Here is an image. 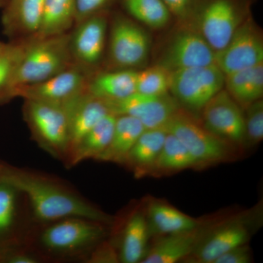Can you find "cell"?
Returning <instances> with one entry per match:
<instances>
[{
    "mask_svg": "<svg viewBox=\"0 0 263 263\" xmlns=\"http://www.w3.org/2000/svg\"><path fill=\"white\" fill-rule=\"evenodd\" d=\"M8 263H36L37 259L26 252H15L8 254L4 259Z\"/></svg>",
    "mask_w": 263,
    "mask_h": 263,
    "instance_id": "37",
    "label": "cell"
},
{
    "mask_svg": "<svg viewBox=\"0 0 263 263\" xmlns=\"http://www.w3.org/2000/svg\"><path fill=\"white\" fill-rule=\"evenodd\" d=\"M4 1H5V0H0V5L3 4V3Z\"/></svg>",
    "mask_w": 263,
    "mask_h": 263,
    "instance_id": "39",
    "label": "cell"
},
{
    "mask_svg": "<svg viewBox=\"0 0 263 263\" xmlns=\"http://www.w3.org/2000/svg\"><path fill=\"white\" fill-rule=\"evenodd\" d=\"M1 174H2V172H1V173H0V176H1Z\"/></svg>",
    "mask_w": 263,
    "mask_h": 263,
    "instance_id": "40",
    "label": "cell"
},
{
    "mask_svg": "<svg viewBox=\"0 0 263 263\" xmlns=\"http://www.w3.org/2000/svg\"><path fill=\"white\" fill-rule=\"evenodd\" d=\"M105 234L103 224L80 217L60 219L41 235L46 248L56 252H72L94 245Z\"/></svg>",
    "mask_w": 263,
    "mask_h": 263,
    "instance_id": "10",
    "label": "cell"
},
{
    "mask_svg": "<svg viewBox=\"0 0 263 263\" xmlns=\"http://www.w3.org/2000/svg\"><path fill=\"white\" fill-rule=\"evenodd\" d=\"M119 260V256L108 245L100 246L90 259L91 262H117Z\"/></svg>",
    "mask_w": 263,
    "mask_h": 263,
    "instance_id": "35",
    "label": "cell"
},
{
    "mask_svg": "<svg viewBox=\"0 0 263 263\" xmlns=\"http://www.w3.org/2000/svg\"><path fill=\"white\" fill-rule=\"evenodd\" d=\"M7 46H8V43L0 42V51H3Z\"/></svg>",
    "mask_w": 263,
    "mask_h": 263,
    "instance_id": "38",
    "label": "cell"
},
{
    "mask_svg": "<svg viewBox=\"0 0 263 263\" xmlns=\"http://www.w3.org/2000/svg\"><path fill=\"white\" fill-rule=\"evenodd\" d=\"M245 135L243 146L258 144L263 139V102L258 100L247 107L245 114Z\"/></svg>",
    "mask_w": 263,
    "mask_h": 263,
    "instance_id": "31",
    "label": "cell"
},
{
    "mask_svg": "<svg viewBox=\"0 0 263 263\" xmlns=\"http://www.w3.org/2000/svg\"><path fill=\"white\" fill-rule=\"evenodd\" d=\"M197 167V161L186 147L167 133L152 174H168Z\"/></svg>",
    "mask_w": 263,
    "mask_h": 263,
    "instance_id": "27",
    "label": "cell"
},
{
    "mask_svg": "<svg viewBox=\"0 0 263 263\" xmlns=\"http://www.w3.org/2000/svg\"><path fill=\"white\" fill-rule=\"evenodd\" d=\"M239 26V15L229 0H214L200 15V34L215 53L226 47Z\"/></svg>",
    "mask_w": 263,
    "mask_h": 263,
    "instance_id": "15",
    "label": "cell"
},
{
    "mask_svg": "<svg viewBox=\"0 0 263 263\" xmlns=\"http://www.w3.org/2000/svg\"><path fill=\"white\" fill-rule=\"evenodd\" d=\"M105 102L110 113L136 118L146 129L163 127L179 109L177 100L168 93L155 96L136 91L125 98Z\"/></svg>",
    "mask_w": 263,
    "mask_h": 263,
    "instance_id": "7",
    "label": "cell"
},
{
    "mask_svg": "<svg viewBox=\"0 0 263 263\" xmlns=\"http://www.w3.org/2000/svg\"><path fill=\"white\" fill-rule=\"evenodd\" d=\"M124 5L132 16L152 28H162L171 18L162 0H124Z\"/></svg>",
    "mask_w": 263,
    "mask_h": 263,
    "instance_id": "28",
    "label": "cell"
},
{
    "mask_svg": "<svg viewBox=\"0 0 263 263\" xmlns=\"http://www.w3.org/2000/svg\"><path fill=\"white\" fill-rule=\"evenodd\" d=\"M151 230L146 216L136 212L129 218L123 233L119 260L124 263L141 262L148 250Z\"/></svg>",
    "mask_w": 263,
    "mask_h": 263,
    "instance_id": "23",
    "label": "cell"
},
{
    "mask_svg": "<svg viewBox=\"0 0 263 263\" xmlns=\"http://www.w3.org/2000/svg\"><path fill=\"white\" fill-rule=\"evenodd\" d=\"M15 190L0 181V234L8 231L14 221Z\"/></svg>",
    "mask_w": 263,
    "mask_h": 263,
    "instance_id": "32",
    "label": "cell"
},
{
    "mask_svg": "<svg viewBox=\"0 0 263 263\" xmlns=\"http://www.w3.org/2000/svg\"><path fill=\"white\" fill-rule=\"evenodd\" d=\"M24 115L41 147L55 157L67 159L70 135L65 105L24 100Z\"/></svg>",
    "mask_w": 263,
    "mask_h": 263,
    "instance_id": "3",
    "label": "cell"
},
{
    "mask_svg": "<svg viewBox=\"0 0 263 263\" xmlns=\"http://www.w3.org/2000/svg\"><path fill=\"white\" fill-rule=\"evenodd\" d=\"M176 137L197 161L198 167L231 159L236 148L208 131L179 108L162 127Z\"/></svg>",
    "mask_w": 263,
    "mask_h": 263,
    "instance_id": "4",
    "label": "cell"
},
{
    "mask_svg": "<svg viewBox=\"0 0 263 263\" xmlns=\"http://www.w3.org/2000/svg\"><path fill=\"white\" fill-rule=\"evenodd\" d=\"M70 34L30 38L10 83V98L21 88L47 80L74 65Z\"/></svg>",
    "mask_w": 263,
    "mask_h": 263,
    "instance_id": "2",
    "label": "cell"
},
{
    "mask_svg": "<svg viewBox=\"0 0 263 263\" xmlns=\"http://www.w3.org/2000/svg\"><path fill=\"white\" fill-rule=\"evenodd\" d=\"M162 2L170 13L178 17H183L187 14L191 0H162Z\"/></svg>",
    "mask_w": 263,
    "mask_h": 263,
    "instance_id": "36",
    "label": "cell"
},
{
    "mask_svg": "<svg viewBox=\"0 0 263 263\" xmlns=\"http://www.w3.org/2000/svg\"><path fill=\"white\" fill-rule=\"evenodd\" d=\"M63 105L67 110L69 120L68 157L83 138L110 112L104 100L93 96L87 91Z\"/></svg>",
    "mask_w": 263,
    "mask_h": 263,
    "instance_id": "16",
    "label": "cell"
},
{
    "mask_svg": "<svg viewBox=\"0 0 263 263\" xmlns=\"http://www.w3.org/2000/svg\"><path fill=\"white\" fill-rule=\"evenodd\" d=\"M145 130L146 128L136 118L117 116L110 144L96 160L124 164L129 151Z\"/></svg>",
    "mask_w": 263,
    "mask_h": 263,
    "instance_id": "20",
    "label": "cell"
},
{
    "mask_svg": "<svg viewBox=\"0 0 263 263\" xmlns=\"http://www.w3.org/2000/svg\"><path fill=\"white\" fill-rule=\"evenodd\" d=\"M146 218L151 231L165 235L188 231L202 224L201 221L160 202H152L148 205Z\"/></svg>",
    "mask_w": 263,
    "mask_h": 263,
    "instance_id": "25",
    "label": "cell"
},
{
    "mask_svg": "<svg viewBox=\"0 0 263 263\" xmlns=\"http://www.w3.org/2000/svg\"><path fill=\"white\" fill-rule=\"evenodd\" d=\"M203 127L232 146L243 147L245 114L226 90H221L202 109Z\"/></svg>",
    "mask_w": 263,
    "mask_h": 263,
    "instance_id": "6",
    "label": "cell"
},
{
    "mask_svg": "<svg viewBox=\"0 0 263 263\" xmlns=\"http://www.w3.org/2000/svg\"><path fill=\"white\" fill-rule=\"evenodd\" d=\"M89 79V71L74 64L47 80L21 88L15 97L65 105L86 91Z\"/></svg>",
    "mask_w": 263,
    "mask_h": 263,
    "instance_id": "8",
    "label": "cell"
},
{
    "mask_svg": "<svg viewBox=\"0 0 263 263\" xmlns=\"http://www.w3.org/2000/svg\"><path fill=\"white\" fill-rule=\"evenodd\" d=\"M251 233L252 228L247 216H238L219 224L214 223L193 253L184 259L185 262L213 263L230 249L246 245Z\"/></svg>",
    "mask_w": 263,
    "mask_h": 263,
    "instance_id": "9",
    "label": "cell"
},
{
    "mask_svg": "<svg viewBox=\"0 0 263 263\" xmlns=\"http://www.w3.org/2000/svg\"><path fill=\"white\" fill-rule=\"evenodd\" d=\"M171 71L157 65L137 74L136 91L143 94L160 96L167 94Z\"/></svg>",
    "mask_w": 263,
    "mask_h": 263,
    "instance_id": "30",
    "label": "cell"
},
{
    "mask_svg": "<svg viewBox=\"0 0 263 263\" xmlns=\"http://www.w3.org/2000/svg\"><path fill=\"white\" fill-rule=\"evenodd\" d=\"M202 224L193 230L161 238L149 249L141 263H175L184 260L197 248L214 223Z\"/></svg>",
    "mask_w": 263,
    "mask_h": 263,
    "instance_id": "17",
    "label": "cell"
},
{
    "mask_svg": "<svg viewBox=\"0 0 263 263\" xmlns=\"http://www.w3.org/2000/svg\"><path fill=\"white\" fill-rule=\"evenodd\" d=\"M226 76L215 65L171 71L169 91L190 110H201L224 86Z\"/></svg>",
    "mask_w": 263,
    "mask_h": 263,
    "instance_id": "5",
    "label": "cell"
},
{
    "mask_svg": "<svg viewBox=\"0 0 263 263\" xmlns=\"http://www.w3.org/2000/svg\"><path fill=\"white\" fill-rule=\"evenodd\" d=\"M167 135L162 127L146 129L129 151L124 164L138 176L152 174Z\"/></svg>",
    "mask_w": 263,
    "mask_h": 263,
    "instance_id": "19",
    "label": "cell"
},
{
    "mask_svg": "<svg viewBox=\"0 0 263 263\" xmlns=\"http://www.w3.org/2000/svg\"><path fill=\"white\" fill-rule=\"evenodd\" d=\"M0 181L23 193L39 220L54 221L80 217L102 224L112 221L110 216L84 199L37 175L21 170H7L2 173Z\"/></svg>",
    "mask_w": 263,
    "mask_h": 263,
    "instance_id": "1",
    "label": "cell"
},
{
    "mask_svg": "<svg viewBox=\"0 0 263 263\" xmlns=\"http://www.w3.org/2000/svg\"><path fill=\"white\" fill-rule=\"evenodd\" d=\"M148 34L136 23L124 18L114 22L109 51L112 62L124 69L138 67L146 61L149 53Z\"/></svg>",
    "mask_w": 263,
    "mask_h": 263,
    "instance_id": "11",
    "label": "cell"
},
{
    "mask_svg": "<svg viewBox=\"0 0 263 263\" xmlns=\"http://www.w3.org/2000/svg\"><path fill=\"white\" fill-rule=\"evenodd\" d=\"M44 0H9L3 16L5 32L18 40L35 37L41 29Z\"/></svg>",
    "mask_w": 263,
    "mask_h": 263,
    "instance_id": "18",
    "label": "cell"
},
{
    "mask_svg": "<svg viewBox=\"0 0 263 263\" xmlns=\"http://www.w3.org/2000/svg\"><path fill=\"white\" fill-rule=\"evenodd\" d=\"M226 91L241 106L260 100L263 95V63L226 76Z\"/></svg>",
    "mask_w": 263,
    "mask_h": 263,
    "instance_id": "24",
    "label": "cell"
},
{
    "mask_svg": "<svg viewBox=\"0 0 263 263\" xmlns=\"http://www.w3.org/2000/svg\"><path fill=\"white\" fill-rule=\"evenodd\" d=\"M109 0H76V24L100 13Z\"/></svg>",
    "mask_w": 263,
    "mask_h": 263,
    "instance_id": "33",
    "label": "cell"
},
{
    "mask_svg": "<svg viewBox=\"0 0 263 263\" xmlns=\"http://www.w3.org/2000/svg\"><path fill=\"white\" fill-rule=\"evenodd\" d=\"M76 22V0H44L42 24L35 37L70 32Z\"/></svg>",
    "mask_w": 263,
    "mask_h": 263,
    "instance_id": "26",
    "label": "cell"
},
{
    "mask_svg": "<svg viewBox=\"0 0 263 263\" xmlns=\"http://www.w3.org/2000/svg\"><path fill=\"white\" fill-rule=\"evenodd\" d=\"M251 260L252 253L250 248L246 243L221 254L213 263H249Z\"/></svg>",
    "mask_w": 263,
    "mask_h": 263,
    "instance_id": "34",
    "label": "cell"
},
{
    "mask_svg": "<svg viewBox=\"0 0 263 263\" xmlns=\"http://www.w3.org/2000/svg\"><path fill=\"white\" fill-rule=\"evenodd\" d=\"M108 22L101 13L76 24L70 34V50L76 65L89 71L98 65L105 50Z\"/></svg>",
    "mask_w": 263,
    "mask_h": 263,
    "instance_id": "13",
    "label": "cell"
},
{
    "mask_svg": "<svg viewBox=\"0 0 263 263\" xmlns=\"http://www.w3.org/2000/svg\"><path fill=\"white\" fill-rule=\"evenodd\" d=\"M30 38L8 43L0 51V99L10 98V83Z\"/></svg>",
    "mask_w": 263,
    "mask_h": 263,
    "instance_id": "29",
    "label": "cell"
},
{
    "mask_svg": "<svg viewBox=\"0 0 263 263\" xmlns=\"http://www.w3.org/2000/svg\"><path fill=\"white\" fill-rule=\"evenodd\" d=\"M263 63L262 37L253 26H239L228 45L215 53V65L224 76Z\"/></svg>",
    "mask_w": 263,
    "mask_h": 263,
    "instance_id": "12",
    "label": "cell"
},
{
    "mask_svg": "<svg viewBox=\"0 0 263 263\" xmlns=\"http://www.w3.org/2000/svg\"><path fill=\"white\" fill-rule=\"evenodd\" d=\"M137 74L131 69L99 74L89 79L86 91L105 101L125 98L136 91Z\"/></svg>",
    "mask_w": 263,
    "mask_h": 263,
    "instance_id": "21",
    "label": "cell"
},
{
    "mask_svg": "<svg viewBox=\"0 0 263 263\" xmlns=\"http://www.w3.org/2000/svg\"><path fill=\"white\" fill-rule=\"evenodd\" d=\"M117 117L111 113L107 114L83 138L67 157L69 166H75L88 159L96 160L106 149L113 136Z\"/></svg>",
    "mask_w": 263,
    "mask_h": 263,
    "instance_id": "22",
    "label": "cell"
},
{
    "mask_svg": "<svg viewBox=\"0 0 263 263\" xmlns=\"http://www.w3.org/2000/svg\"><path fill=\"white\" fill-rule=\"evenodd\" d=\"M215 64V51L200 32H183L167 46L160 65L169 71Z\"/></svg>",
    "mask_w": 263,
    "mask_h": 263,
    "instance_id": "14",
    "label": "cell"
}]
</instances>
